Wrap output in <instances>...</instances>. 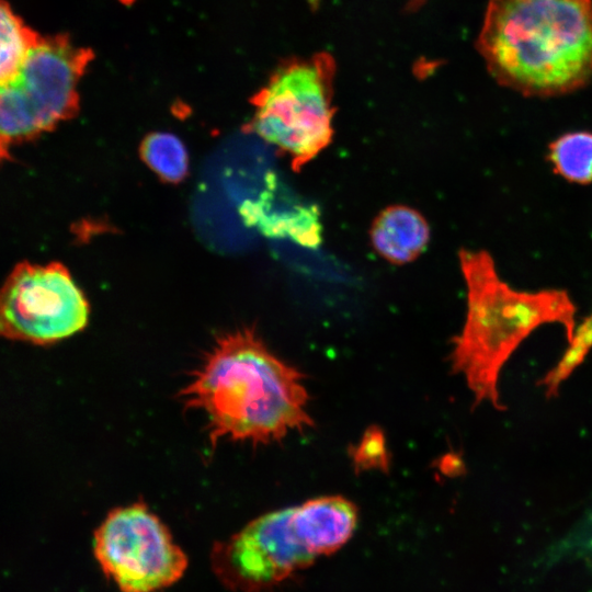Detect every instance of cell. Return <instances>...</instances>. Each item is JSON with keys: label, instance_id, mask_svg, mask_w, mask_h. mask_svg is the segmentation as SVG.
<instances>
[{"label": "cell", "instance_id": "1", "mask_svg": "<svg viewBox=\"0 0 592 592\" xmlns=\"http://www.w3.org/2000/svg\"><path fill=\"white\" fill-rule=\"evenodd\" d=\"M180 396L202 410L213 445L223 439L266 444L311 426L299 371L251 327L219 335Z\"/></svg>", "mask_w": 592, "mask_h": 592}, {"label": "cell", "instance_id": "2", "mask_svg": "<svg viewBox=\"0 0 592 592\" xmlns=\"http://www.w3.org/2000/svg\"><path fill=\"white\" fill-rule=\"evenodd\" d=\"M488 72L525 96H557L592 79V0H490L476 39Z\"/></svg>", "mask_w": 592, "mask_h": 592}, {"label": "cell", "instance_id": "3", "mask_svg": "<svg viewBox=\"0 0 592 592\" xmlns=\"http://www.w3.org/2000/svg\"><path fill=\"white\" fill-rule=\"evenodd\" d=\"M459 266L467 289L466 319L453 341L451 361L475 397L503 409L498 379L503 364L530 333L544 323L563 326L570 341L576 329V306L562 289L524 292L512 288L498 274L485 250L462 249Z\"/></svg>", "mask_w": 592, "mask_h": 592}, {"label": "cell", "instance_id": "4", "mask_svg": "<svg viewBox=\"0 0 592 592\" xmlns=\"http://www.w3.org/2000/svg\"><path fill=\"white\" fill-rule=\"evenodd\" d=\"M333 76L329 54L289 60L251 99L247 130L287 156L297 172L332 140Z\"/></svg>", "mask_w": 592, "mask_h": 592}, {"label": "cell", "instance_id": "5", "mask_svg": "<svg viewBox=\"0 0 592 592\" xmlns=\"http://www.w3.org/2000/svg\"><path fill=\"white\" fill-rule=\"evenodd\" d=\"M93 58L66 35L41 36L19 72L0 88L2 157L53 130L79 110L78 86Z\"/></svg>", "mask_w": 592, "mask_h": 592}, {"label": "cell", "instance_id": "6", "mask_svg": "<svg viewBox=\"0 0 592 592\" xmlns=\"http://www.w3.org/2000/svg\"><path fill=\"white\" fill-rule=\"evenodd\" d=\"M93 551L119 592L167 588L181 579L189 562L168 527L143 502L112 510L94 532Z\"/></svg>", "mask_w": 592, "mask_h": 592}, {"label": "cell", "instance_id": "7", "mask_svg": "<svg viewBox=\"0 0 592 592\" xmlns=\"http://www.w3.org/2000/svg\"><path fill=\"white\" fill-rule=\"evenodd\" d=\"M89 303L60 263L18 264L1 292L0 330L9 340L52 344L81 331Z\"/></svg>", "mask_w": 592, "mask_h": 592}, {"label": "cell", "instance_id": "8", "mask_svg": "<svg viewBox=\"0 0 592 592\" xmlns=\"http://www.w3.org/2000/svg\"><path fill=\"white\" fill-rule=\"evenodd\" d=\"M315 559L296 530L294 506L257 517L210 554L213 571L236 592H265Z\"/></svg>", "mask_w": 592, "mask_h": 592}, {"label": "cell", "instance_id": "9", "mask_svg": "<svg viewBox=\"0 0 592 592\" xmlns=\"http://www.w3.org/2000/svg\"><path fill=\"white\" fill-rule=\"evenodd\" d=\"M358 520L355 504L342 496H322L294 506V523L308 550L317 558L340 549Z\"/></svg>", "mask_w": 592, "mask_h": 592}, {"label": "cell", "instance_id": "10", "mask_svg": "<svg viewBox=\"0 0 592 592\" xmlns=\"http://www.w3.org/2000/svg\"><path fill=\"white\" fill-rule=\"evenodd\" d=\"M369 236L380 257L392 264H405L415 260L425 250L430 240V227L415 209L394 205L376 217Z\"/></svg>", "mask_w": 592, "mask_h": 592}, {"label": "cell", "instance_id": "11", "mask_svg": "<svg viewBox=\"0 0 592 592\" xmlns=\"http://www.w3.org/2000/svg\"><path fill=\"white\" fill-rule=\"evenodd\" d=\"M547 160L553 170L569 182L592 183V133H566L548 146Z\"/></svg>", "mask_w": 592, "mask_h": 592}, {"label": "cell", "instance_id": "12", "mask_svg": "<svg viewBox=\"0 0 592 592\" xmlns=\"http://www.w3.org/2000/svg\"><path fill=\"white\" fill-rule=\"evenodd\" d=\"M0 81H10L39 39L4 0L0 8Z\"/></svg>", "mask_w": 592, "mask_h": 592}, {"label": "cell", "instance_id": "13", "mask_svg": "<svg viewBox=\"0 0 592 592\" xmlns=\"http://www.w3.org/2000/svg\"><path fill=\"white\" fill-rule=\"evenodd\" d=\"M139 149L143 161L162 181L179 183L186 177L187 152L177 136L162 132L148 134Z\"/></svg>", "mask_w": 592, "mask_h": 592}, {"label": "cell", "instance_id": "14", "mask_svg": "<svg viewBox=\"0 0 592 592\" xmlns=\"http://www.w3.org/2000/svg\"><path fill=\"white\" fill-rule=\"evenodd\" d=\"M592 348V314L584 319L572 339L569 348L559 363L546 375L545 383L553 389H558L572 371L584 360Z\"/></svg>", "mask_w": 592, "mask_h": 592}, {"label": "cell", "instance_id": "15", "mask_svg": "<svg viewBox=\"0 0 592 592\" xmlns=\"http://www.w3.org/2000/svg\"><path fill=\"white\" fill-rule=\"evenodd\" d=\"M357 447L354 457L360 466L372 467L386 464L385 443L378 431H368Z\"/></svg>", "mask_w": 592, "mask_h": 592}, {"label": "cell", "instance_id": "16", "mask_svg": "<svg viewBox=\"0 0 592 592\" xmlns=\"http://www.w3.org/2000/svg\"><path fill=\"white\" fill-rule=\"evenodd\" d=\"M321 0H308L309 4L312 8H317Z\"/></svg>", "mask_w": 592, "mask_h": 592}, {"label": "cell", "instance_id": "17", "mask_svg": "<svg viewBox=\"0 0 592 592\" xmlns=\"http://www.w3.org/2000/svg\"><path fill=\"white\" fill-rule=\"evenodd\" d=\"M122 3L124 4H132L134 3L136 0H119Z\"/></svg>", "mask_w": 592, "mask_h": 592}]
</instances>
